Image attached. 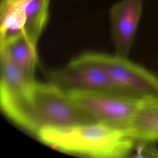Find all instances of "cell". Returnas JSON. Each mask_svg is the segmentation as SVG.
<instances>
[{"label": "cell", "mask_w": 158, "mask_h": 158, "mask_svg": "<svg viewBox=\"0 0 158 158\" xmlns=\"http://www.w3.org/2000/svg\"><path fill=\"white\" fill-rule=\"evenodd\" d=\"M141 0H122L109 10L115 54L128 57L142 14Z\"/></svg>", "instance_id": "7"}, {"label": "cell", "mask_w": 158, "mask_h": 158, "mask_svg": "<svg viewBox=\"0 0 158 158\" xmlns=\"http://www.w3.org/2000/svg\"><path fill=\"white\" fill-rule=\"evenodd\" d=\"M48 76L50 83L68 94L89 91L116 92L104 71L86 59L82 54L64 67L49 71Z\"/></svg>", "instance_id": "6"}, {"label": "cell", "mask_w": 158, "mask_h": 158, "mask_svg": "<svg viewBox=\"0 0 158 158\" xmlns=\"http://www.w3.org/2000/svg\"><path fill=\"white\" fill-rule=\"evenodd\" d=\"M82 56L104 71L117 93L139 100L158 98V77L128 57L98 52Z\"/></svg>", "instance_id": "3"}, {"label": "cell", "mask_w": 158, "mask_h": 158, "mask_svg": "<svg viewBox=\"0 0 158 158\" xmlns=\"http://www.w3.org/2000/svg\"><path fill=\"white\" fill-rule=\"evenodd\" d=\"M69 94L98 122L125 131L141 101L112 91L76 92Z\"/></svg>", "instance_id": "5"}, {"label": "cell", "mask_w": 158, "mask_h": 158, "mask_svg": "<svg viewBox=\"0 0 158 158\" xmlns=\"http://www.w3.org/2000/svg\"><path fill=\"white\" fill-rule=\"evenodd\" d=\"M36 45L24 34L16 36L1 44V52L7 56L30 83L35 81V71L38 62Z\"/></svg>", "instance_id": "9"}, {"label": "cell", "mask_w": 158, "mask_h": 158, "mask_svg": "<svg viewBox=\"0 0 158 158\" xmlns=\"http://www.w3.org/2000/svg\"><path fill=\"white\" fill-rule=\"evenodd\" d=\"M37 136L45 144L59 151L99 158L126 157L135 142L125 131L101 122L46 128Z\"/></svg>", "instance_id": "1"}, {"label": "cell", "mask_w": 158, "mask_h": 158, "mask_svg": "<svg viewBox=\"0 0 158 158\" xmlns=\"http://www.w3.org/2000/svg\"><path fill=\"white\" fill-rule=\"evenodd\" d=\"M50 0H1L0 42L24 34L36 43L49 19Z\"/></svg>", "instance_id": "4"}, {"label": "cell", "mask_w": 158, "mask_h": 158, "mask_svg": "<svg viewBox=\"0 0 158 158\" xmlns=\"http://www.w3.org/2000/svg\"><path fill=\"white\" fill-rule=\"evenodd\" d=\"M125 132L135 141L158 140V98L139 102Z\"/></svg>", "instance_id": "8"}, {"label": "cell", "mask_w": 158, "mask_h": 158, "mask_svg": "<svg viewBox=\"0 0 158 158\" xmlns=\"http://www.w3.org/2000/svg\"><path fill=\"white\" fill-rule=\"evenodd\" d=\"M30 132L46 128H64L99 122L70 95L49 81H35L30 91Z\"/></svg>", "instance_id": "2"}]
</instances>
